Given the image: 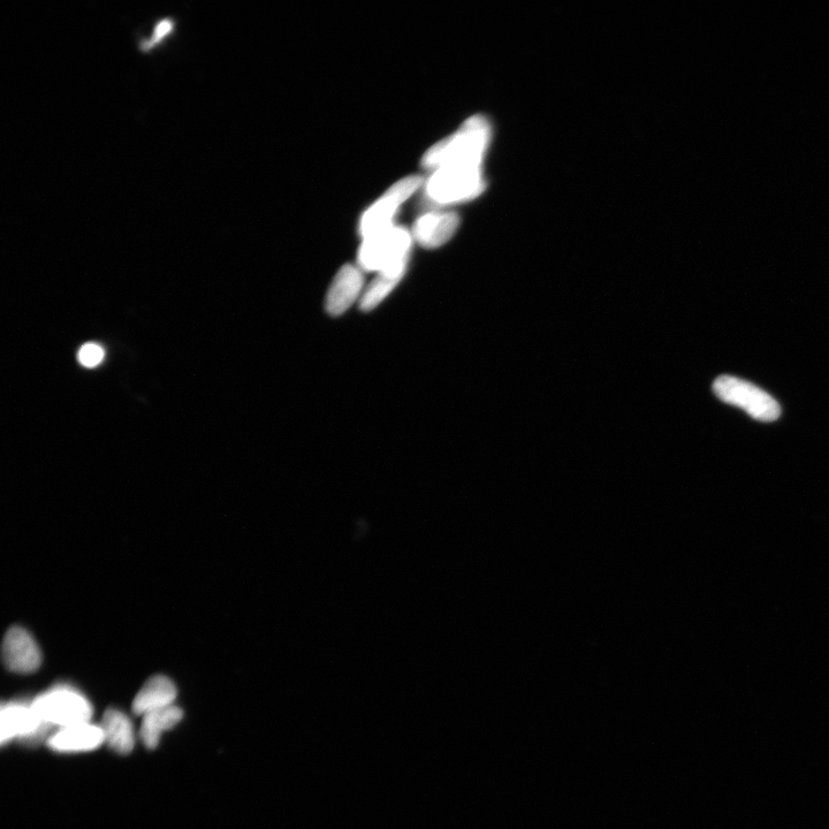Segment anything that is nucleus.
I'll return each mask as SVG.
<instances>
[{
	"label": "nucleus",
	"instance_id": "nucleus-13",
	"mask_svg": "<svg viewBox=\"0 0 829 829\" xmlns=\"http://www.w3.org/2000/svg\"><path fill=\"white\" fill-rule=\"evenodd\" d=\"M184 717V712L180 707L172 705L165 707V709L150 712L143 716L142 725L140 729V739L144 747L148 749H156L162 735L174 727Z\"/></svg>",
	"mask_w": 829,
	"mask_h": 829
},
{
	"label": "nucleus",
	"instance_id": "nucleus-1",
	"mask_svg": "<svg viewBox=\"0 0 829 829\" xmlns=\"http://www.w3.org/2000/svg\"><path fill=\"white\" fill-rule=\"evenodd\" d=\"M490 141L488 119L475 116L424 155L423 165L432 171L425 186V194L432 204L466 202L484 192L483 165Z\"/></svg>",
	"mask_w": 829,
	"mask_h": 829
},
{
	"label": "nucleus",
	"instance_id": "nucleus-6",
	"mask_svg": "<svg viewBox=\"0 0 829 829\" xmlns=\"http://www.w3.org/2000/svg\"><path fill=\"white\" fill-rule=\"evenodd\" d=\"M0 742L3 745L13 740L26 744H37L49 740L53 728L43 724L36 717L32 705L9 703L0 712Z\"/></svg>",
	"mask_w": 829,
	"mask_h": 829
},
{
	"label": "nucleus",
	"instance_id": "nucleus-14",
	"mask_svg": "<svg viewBox=\"0 0 829 829\" xmlns=\"http://www.w3.org/2000/svg\"><path fill=\"white\" fill-rule=\"evenodd\" d=\"M405 273L380 272L378 277L365 289L361 298V309L370 311L375 309L398 286Z\"/></svg>",
	"mask_w": 829,
	"mask_h": 829
},
{
	"label": "nucleus",
	"instance_id": "nucleus-9",
	"mask_svg": "<svg viewBox=\"0 0 829 829\" xmlns=\"http://www.w3.org/2000/svg\"><path fill=\"white\" fill-rule=\"evenodd\" d=\"M103 744L105 742L101 726L93 725L91 722L57 729L48 740L50 749L63 754L93 751Z\"/></svg>",
	"mask_w": 829,
	"mask_h": 829
},
{
	"label": "nucleus",
	"instance_id": "nucleus-12",
	"mask_svg": "<svg viewBox=\"0 0 829 829\" xmlns=\"http://www.w3.org/2000/svg\"><path fill=\"white\" fill-rule=\"evenodd\" d=\"M104 742L117 754L127 755L135 747V732L132 721L121 711L110 709L105 712L100 725Z\"/></svg>",
	"mask_w": 829,
	"mask_h": 829
},
{
	"label": "nucleus",
	"instance_id": "nucleus-11",
	"mask_svg": "<svg viewBox=\"0 0 829 829\" xmlns=\"http://www.w3.org/2000/svg\"><path fill=\"white\" fill-rule=\"evenodd\" d=\"M177 695V688L169 678L156 675L144 683L135 696L133 711L138 716H146L150 712L174 705Z\"/></svg>",
	"mask_w": 829,
	"mask_h": 829
},
{
	"label": "nucleus",
	"instance_id": "nucleus-8",
	"mask_svg": "<svg viewBox=\"0 0 829 829\" xmlns=\"http://www.w3.org/2000/svg\"><path fill=\"white\" fill-rule=\"evenodd\" d=\"M364 285L362 270L357 266L342 268L326 296V310L332 316H340L359 300ZM363 295V294H362Z\"/></svg>",
	"mask_w": 829,
	"mask_h": 829
},
{
	"label": "nucleus",
	"instance_id": "nucleus-5",
	"mask_svg": "<svg viewBox=\"0 0 829 829\" xmlns=\"http://www.w3.org/2000/svg\"><path fill=\"white\" fill-rule=\"evenodd\" d=\"M423 184V178L412 176L394 184L380 199L363 215L360 225V234L364 239L389 230L393 226V218L403 202L409 199Z\"/></svg>",
	"mask_w": 829,
	"mask_h": 829
},
{
	"label": "nucleus",
	"instance_id": "nucleus-16",
	"mask_svg": "<svg viewBox=\"0 0 829 829\" xmlns=\"http://www.w3.org/2000/svg\"><path fill=\"white\" fill-rule=\"evenodd\" d=\"M171 29H172V21L166 19V20H162L161 22H159V24L156 26L155 34H154V36H152L151 42H149L147 44L148 47H150V45H152V44H155V43L161 41L162 38L165 35L170 33Z\"/></svg>",
	"mask_w": 829,
	"mask_h": 829
},
{
	"label": "nucleus",
	"instance_id": "nucleus-10",
	"mask_svg": "<svg viewBox=\"0 0 829 829\" xmlns=\"http://www.w3.org/2000/svg\"><path fill=\"white\" fill-rule=\"evenodd\" d=\"M460 218L453 212H429L417 219L414 239L424 248H439L458 230Z\"/></svg>",
	"mask_w": 829,
	"mask_h": 829
},
{
	"label": "nucleus",
	"instance_id": "nucleus-2",
	"mask_svg": "<svg viewBox=\"0 0 829 829\" xmlns=\"http://www.w3.org/2000/svg\"><path fill=\"white\" fill-rule=\"evenodd\" d=\"M412 243V234L398 226L364 239L359 253V268L378 273H406Z\"/></svg>",
	"mask_w": 829,
	"mask_h": 829
},
{
	"label": "nucleus",
	"instance_id": "nucleus-4",
	"mask_svg": "<svg viewBox=\"0 0 829 829\" xmlns=\"http://www.w3.org/2000/svg\"><path fill=\"white\" fill-rule=\"evenodd\" d=\"M713 392L718 399L747 412L760 422L777 421L781 407L770 394L754 384L732 376H720L713 383Z\"/></svg>",
	"mask_w": 829,
	"mask_h": 829
},
{
	"label": "nucleus",
	"instance_id": "nucleus-15",
	"mask_svg": "<svg viewBox=\"0 0 829 829\" xmlns=\"http://www.w3.org/2000/svg\"><path fill=\"white\" fill-rule=\"evenodd\" d=\"M104 359V351L100 345L86 344L80 349L79 361L86 368H95Z\"/></svg>",
	"mask_w": 829,
	"mask_h": 829
},
{
	"label": "nucleus",
	"instance_id": "nucleus-3",
	"mask_svg": "<svg viewBox=\"0 0 829 829\" xmlns=\"http://www.w3.org/2000/svg\"><path fill=\"white\" fill-rule=\"evenodd\" d=\"M43 724L60 729L90 722L93 707L88 699L70 687H56L30 704Z\"/></svg>",
	"mask_w": 829,
	"mask_h": 829
},
{
	"label": "nucleus",
	"instance_id": "nucleus-7",
	"mask_svg": "<svg viewBox=\"0 0 829 829\" xmlns=\"http://www.w3.org/2000/svg\"><path fill=\"white\" fill-rule=\"evenodd\" d=\"M3 660L11 672L28 674L37 671L41 666L42 654L27 630L13 627L7 630L4 637Z\"/></svg>",
	"mask_w": 829,
	"mask_h": 829
}]
</instances>
